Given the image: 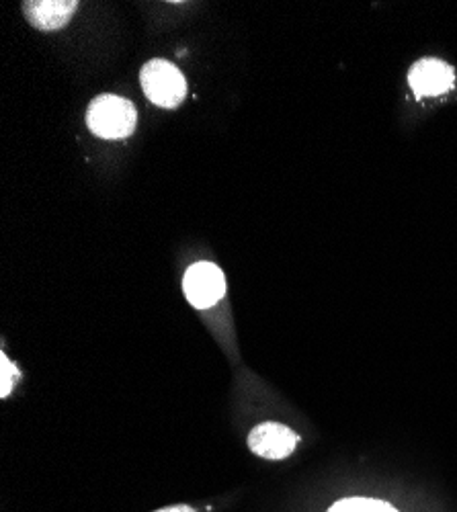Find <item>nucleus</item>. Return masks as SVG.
Listing matches in <instances>:
<instances>
[{
	"label": "nucleus",
	"instance_id": "0eeeda50",
	"mask_svg": "<svg viewBox=\"0 0 457 512\" xmlns=\"http://www.w3.org/2000/svg\"><path fill=\"white\" fill-rule=\"evenodd\" d=\"M328 512H398L392 504L376 498H345L332 504Z\"/></svg>",
	"mask_w": 457,
	"mask_h": 512
},
{
	"label": "nucleus",
	"instance_id": "20e7f679",
	"mask_svg": "<svg viewBox=\"0 0 457 512\" xmlns=\"http://www.w3.org/2000/svg\"><path fill=\"white\" fill-rule=\"evenodd\" d=\"M408 84L417 99L439 97L453 89L455 70L439 58H423L410 68Z\"/></svg>",
	"mask_w": 457,
	"mask_h": 512
},
{
	"label": "nucleus",
	"instance_id": "39448f33",
	"mask_svg": "<svg viewBox=\"0 0 457 512\" xmlns=\"http://www.w3.org/2000/svg\"><path fill=\"white\" fill-rule=\"evenodd\" d=\"M298 435L279 422H263L248 435V447L263 459L279 461L294 453Z\"/></svg>",
	"mask_w": 457,
	"mask_h": 512
},
{
	"label": "nucleus",
	"instance_id": "1a4fd4ad",
	"mask_svg": "<svg viewBox=\"0 0 457 512\" xmlns=\"http://www.w3.org/2000/svg\"><path fill=\"white\" fill-rule=\"evenodd\" d=\"M154 512H195V510L191 506L177 504V506H166V508H160V510H154Z\"/></svg>",
	"mask_w": 457,
	"mask_h": 512
},
{
	"label": "nucleus",
	"instance_id": "6e6552de",
	"mask_svg": "<svg viewBox=\"0 0 457 512\" xmlns=\"http://www.w3.org/2000/svg\"><path fill=\"white\" fill-rule=\"evenodd\" d=\"M17 377H19V373H17L15 365H11L9 359L3 355V392H0L3 394V398H7L9 392L15 388Z\"/></svg>",
	"mask_w": 457,
	"mask_h": 512
},
{
	"label": "nucleus",
	"instance_id": "7ed1b4c3",
	"mask_svg": "<svg viewBox=\"0 0 457 512\" xmlns=\"http://www.w3.org/2000/svg\"><path fill=\"white\" fill-rule=\"evenodd\" d=\"M183 291L193 308H212L226 295L224 273L214 263H195L185 273Z\"/></svg>",
	"mask_w": 457,
	"mask_h": 512
},
{
	"label": "nucleus",
	"instance_id": "f257e3e1",
	"mask_svg": "<svg viewBox=\"0 0 457 512\" xmlns=\"http://www.w3.org/2000/svg\"><path fill=\"white\" fill-rule=\"evenodd\" d=\"M136 107L117 95L97 97L87 111L89 130L103 140L128 138L136 130Z\"/></svg>",
	"mask_w": 457,
	"mask_h": 512
},
{
	"label": "nucleus",
	"instance_id": "f03ea898",
	"mask_svg": "<svg viewBox=\"0 0 457 512\" xmlns=\"http://www.w3.org/2000/svg\"><path fill=\"white\" fill-rule=\"evenodd\" d=\"M140 82L144 95L158 107L175 109L183 103L187 95V82L181 70L169 60L154 58L144 64L140 72Z\"/></svg>",
	"mask_w": 457,
	"mask_h": 512
},
{
	"label": "nucleus",
	"instance_id": "423d86ee",
	"mask_svg": "<svg viewBox=\"0 0 457 512\" xmlns=\"http://www.w3.org/2000/svg\"><path fill=\"white\" fill-rule=\"evenodd\" d=\"M76 9V0H29V3H23L25 17L35 29L41 31L62 29L68 25Z\"/></svg>",
	"mask_w": 457,
	"mask_h": 512
}]
</instances>
